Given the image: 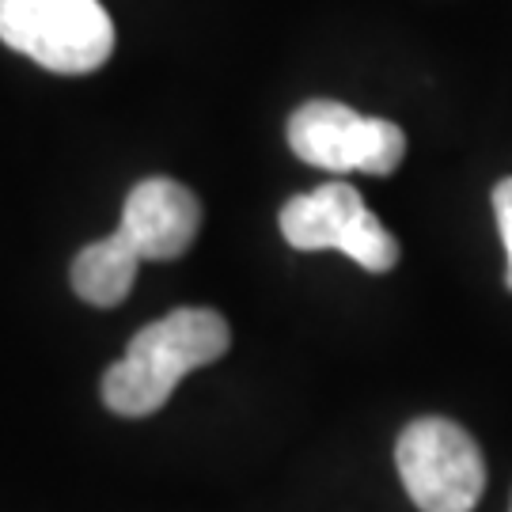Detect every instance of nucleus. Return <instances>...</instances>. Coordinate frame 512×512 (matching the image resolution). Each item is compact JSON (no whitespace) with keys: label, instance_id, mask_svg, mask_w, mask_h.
<instances>
[{"label":"nucleus","instance_id":"nucleus-1","mask_svg":"<svg viewBox=\"0 0 512 512\" xmlns=\"http://www.w3.org/2000/svg\"><path fill=\"white\" fill-rule=\"evenodd\" d=\"M232 330L213 308H179L133 334L126 357L103 376V403L118 418H148L171 399L186 372L228 353Z\"/></svg>","mask_w":512,"mask_h":512},{"label":"nucleus","instance_id":"nucleus-2","mask_svg":"<svg viewBox=\"0 0 512 512\" xmlns=\"http://www.w3.org/2000/svg\"><path fill=\"white\" fill-rule=\"evenodd\" d=\"M0 42L61 76L95 73L114 50L99 0H0Z\"/></svg>","mask_w":512,"mask_h":512},{"label":"nucleus","instance_id":"nucleus-3","mask_svg":"<svg viewBox=\"0 0 512 512\" xmlns=\"http://www.w3.org/2000/svg\"><path fill=\"white\" fill-rule=\"evenodd\" d=\"M395 463L406 494L421 512H471L486 490V463L467 429L448 418L410 421Z\"/></svg>","mask_w":512,"mask_h":512},{"label":"nucleus","instance_id":"nucleus-4","mask_svg":"<svg viewBox=\"0 0 512 512\" xmlns=\"http://www.w3.org/2000/svg\"><path fill=\"white\" fill-rule=\"evenodd\" d=\"M281 236L296 251H342L368 274L399 266V239L349 183H327L281 209Z\"/></svg>","mask_w":512,"mask_h":512},{"label":"nucleus","instance_id":"nucleus-5","mask_svg":"<svg viewBox=\"0 0 512 512\" xmlns=\"http://www.w3.org/2000/svg\"><path fill=\"white\" fill-rule=\"evenodd\" d=\"M289 148L323 171L391 175L406 156V133L387 118L357 114L334 99H311L289 118Z\"/></svg>","mask_w":512,"mask_h":512},{"label":"nucleus","instance_id":"nucleus-6","mask_svg":"<svg viewBox=\"0 0 512 512\" xmlns=\"http://www.w3.org/2000/svg\"><path fill=\"white\" fill-rule=\"evenodd\" d=\"M202 228V205L175 179H145L129 190L118 232L148 262H171L190 251Z\"/></svg>","mask_w":512,"mask_h":512},{"label":"nucleus","instance_id":"nucleus-7","mask_svg":"<svg viewBox=\"0 0 512 512\" xmlns=\"http://www.w3.org/2000/svg\"><path fill=\"white\" fill-rule=\"evenodd\" d=\"M145 258L122 232L88 243L73 258V289L92 308H118L137 281V266Z\"/></svg>","mask_w":512,"mask_h":512},{"label":"nucleus","instance_id":"nucleus-8","mask_svg":"<svg viewBox=\"0 0 512 512\" xmlns=\"http://www.w3.org/2000/svg\"><path fill=\"white\" fill-rule=\"evenodd\" d=\"M494 217H497L501 243H505V255H509L505 285H509V293H512V179H501V183L494 186Z\"/></svg>","mask_w":512,"mask_h":512}]
</instances>
